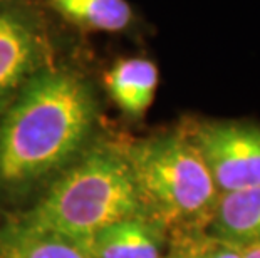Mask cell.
I'll return each mask as SVG.
<instances>
[{"mask_svg":"<svg viewBox=\"0 0 260 258\" xmlns=\"http://www.w3.org/2000/svg\"><path fill=\"white\" fill-rule=\"evenodd\" d=\"M96 114V99L81 76L68 69L39 70L0 119V186L27 188L73 161Z\"/></svg>","mask_w":260,"mask_h":258,"instance_id":"6da1fadb","label":"cell"},{"mask_svg":"<svg viewBox=\"0 0 260 258\" xmlns=\"http://www.w3.org/2000/svg\"><path fill=\"white\" fill-rule=\"evenodd\" d=\"M123 153L146 218L181 238L207 232L220 193L183 126L131 142Z\"/></svg>","mask_w":260,"mask_h":258,"instance_id":"7a4b0ae2","label":"cell"},{"mask_svg":"<svg viewBox=\"0 0 260 258\" xmlns=\"http://www.w3.org/2000/svg\"><path fill=\"white\" fill-rule=\"evenodd\" d=\"M140 216L146 218L145 208L123 150L96 148L69 166L19 222L89 245L111 225Z\"/></svg>","mask_w":260,"mask_h":258,"instance_id":"3957f363","label":"cell"},{"mask_svg":"<svg viewBox=\"0 0 260 258\" xmlns=\"http://www.w3.org/2000/svg\"><path fill=\"white\" fill-rule=\"evenodd\" d=\"M185 133L202 155L218 193L260 186V123L191 119Z\"/></svg>","mask_w":260,"mask_h":258,"instance_id":"277c9868","label":"cell"},{"mask_svg":"<svg viewBox=\"0 0 260 258\" xmlns=\"http://www.w3.org/2000/svg\"><path fill=\"white\" fill-rule=\"evenodd\" d=\"M46 39L39 20L24 7L0 4V106L44 69Z\"/></svg>","mask_w":260,"mask_h":258,"instance_id":"5b68a950","label":"cell"},{"mask_svg":"<svg viewBox=\"0 0 260 258\" xmlns=\"http://www.w3.org/2000/svg\"><path fill=\"white\" fill-rule=\"evenodd\" d=\"M205 233L239 248L260 245V186L220 193Z\"/></svg>","mask_w":260,"mask_h":258,"instance_id":"8992f818","label":"cell"},{"mask_svg":"<svg viewBox=\"0 0 260 258\" xmlns=\"http://www.w3.org/2000/svg\"><path fill=\"white\" fill-rule=\"evenodd\" d=\"M158 86V65L148 57L121 59L106 74V87L113 102L131 119H141L148 113Z\"/></svg>","mask_w":260,"mask_h":258,"instance_id":"52a82bcc","label":"cell"},{"mask_svg":"<svg viewBox=\"0 0 260 258\" xmlns=\"http://www.w3.org/2000/svg\"><path fill=\"white\" fill-rule=\"evenodd\" d=\"M94 258H163V230L145 216L114 223L89 241Z\"/></svg>","mask_w":260,"mask_h":258,"instance_id":"ba28073f","label":"cell"},{"mask_svg":"<svg viewBox=\"0 0 260 258\" xmlns=\"http://www.w3.org/2000/svg\"><path fill=\"white\" fill-rule=\"evenodd\" d=\"M0 258H94V255L81 241L17 219L0 228Z\"/></svg>","mask_w":260,"mask_h":258,"instance_id":"9c48e42d","label":"cell"},{"mask_svg":"<svg viewBox=\"0 0 260 258\" xmlns=\"http://www.w3.org/2000/svg\"><path fill=\"white\" fill-rule=\"evenodd\" d=\"M52 7L79 27L99 32L135 29L136 14L128 0H51Z\"/></svg>","mask_w":260,"mask_h":258,"instance_id":"30bf717a","label":"cell"},{"mask_svg":"<svg viewBox=\"0 0 260 258\" xmlns=\"http://www.w3.org/2000/svg\"><path fill=\"white\" fill-rule=\"evenodd\" d=\"M165 258H242V251L239 246L200 233L181 238L176 250Z\"/></svg>","mask_w":260,"mask_h":258,"instance_id":"8fae6325","label":"cell"},{"mask_svg":"<svg viewBox=\"0 0 260 258\" xmlns=\"http://www.w3.org/2000/svg\"><path fill=\"white\" fill-rule=\"evenodd\" d=\"M242 258H260V245L242 246Z\"/></svg>","mask_w":260,"mask_h":258,"instance_id":"7c38bea8","label":"cell"},{"mask_svg":"<svg viewBox=\"0 0 260 258\" xmlns=\"http://www.w3.org/2000/svg\"><path fill=\"white\" fill-rule=\"evenodd\" d=\"M163 258H165V256H163Z\"/></svg>","mask_w":260,"mask_h":258,"instance_id":"4fadbf2b","label":"cell"}]
</instances>
